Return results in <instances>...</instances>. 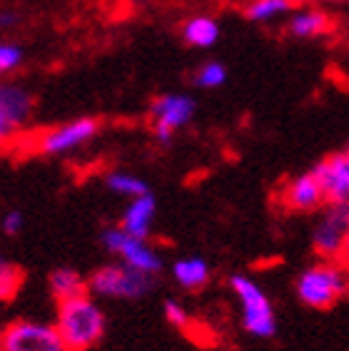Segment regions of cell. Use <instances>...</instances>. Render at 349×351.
Segmentation results:
<instances>
[{"label": "cell", "mask_w": 349, "mask_h": 351, "mask_svg": "<svg viewBox=\"0 0 349 351\" xmlns=\"http://www.w3.org/2000/svg\"><path fill=\"white\" fill-rule=\"evenodd\" d=\"M0 351H3V329H0Z\"/></svg>", "instance_id": "28"}, {"label": "cell", "mask_w": 349, "mask_h": 351, "mask_svg": "<svg viewBox=\"0 0 349 351\" xmlns=\"http://www.w3.org/2000/svg\"><path fill=\"white\" fill-rule=\"evenodd\" d=\"M47 289H50V297L55 302H65V299L87 294L90 287H87V277L80 274L78 269H73V267H58L47 277Z\"/></svg>", "instance_id": "17"}, {"label": "cell", "mask_w": 349, "mask_h": 351, "mask_svg": "<svg viewBox=\"0 0 349 351\" xmlns=\"http://www.w3.org/2000/svg\"><path fill=\"white\" fill-rule=\"evenodd\" d=\"M3 351H70L53 322L15 319L3 326Z\"/></svg>", "instance_id": "9"}, {"label": "cell", "mask_w": 349, "mask_h": 351, "mask_svg": "<svg viewBox=\"0 0 349 351\" xmlns=\"http://www.w3.org/2000/svg\"><path fill=\"white\" fill-rule=\"evenodd\" d=\"M170 274H172L174 284L182 287L185 291H200L212 279V269H210L207 259L197 257V254L174 259L172 267H170Z\"/></svg>", "instance_id": "15"}, {"label": "cell", "mask_w": 349, "mask_h": 351, "mask_svg": "<svg viewBox=\"0 0 349 351\" xmlns=\"http://www.w3.org/2000/svg\"><path fill=\"white\" fill-rule=\"evenodd\" d=\"M102 247L113 254L117 262L128 264L133 269L148 274V277H157L162 271V254L157 247L150 244V239H140V237L128 234L125 230L117 227H105L100 234Z\"/></svg>", "instance_id": "7"}, {"label": "cell", "mask_w": 349, "mask_h": 351, "mask_svg": "<svg viewBox=\"0 0 349 351\" xmlns=\"http://www.w3.org/2000/svg\"><path fill=\"white\" fill-rule=\"evenodd\" d=\"M155 215H157V202H155V197L150 192L142 197H135V199L128 202V207L122 210L120 230H125L133 237H140V239H150Z\"/></svg>", "instance_id": "14"}, {"label": "cell", "mask_w": 349, "mask_h": 351, "mask_svg": "<svg viewBox=\"0 0 349 351\" xmlns=\"http://www.w3.org/2000/svg\"><path fill=\"white\" fill-rule=\"evenodd\" d=\"M23 60H25V53H23V47L18 43L0 40V80H5L8 75L18 73Z\"/></svg>", "instance_id": "22"}, {"label": "cell", "mask_w": 349, "mask_h": 351, "mask_svg": "<svg viewBox=\"0 0 349 351\" xmlns=\"http://www.w3.org/2000/svg\"><path fill=\"white\" fill-rule=\"evenodd\" d=\"M347 149H349V147H347Z\"/></svg>", "instance_id": "29"}, {"label": "cell", "mask_w": 349, "mask_h": 351, "mask_svg": "<svg viewBox=\"0 0 349 351\" xmlns=\"http://www.w3.org/2000/svg\"><path fill=\"white\" fill-rule=\"evenodd\" d=\"M349 227V204H327L324 217L312 232V250L322 259L342 262L344 234Z\"/></svg>", "instance_id": "10"}, {"label": "cell", "mask_w": 349, "mask_h": 351, "mask_svg": "<svg viewBox=\"0 0 349 351\" xmlns=\"http://www.w3.org/2000/svg\"><path fill=\"white\" fill-rule=\"evenodd\" d=\"M33 95L23 85L0 80V152L13 149L23 140V132L33 117Z\"/></svg>", "instance_id": "6"}, {"label": "cell", "mask_w": 349, "mask_h": 351, "mask_svg": "<svg viewBox=\"0 0 349 351\" xmlns=\"http://www.w3.org/2000/svg\"><path fill=\"white\" fill-rule=\"evenodd\" d=\"M162 314H165V319H168L172 326H177V329H188V326L192 324V317H190L188 306L182 304V302H177V299H168V302L162 304Z\"/></svg>", "instance_id": "23"}, {"label": "cell", "mask_w": 349, "mask_h": 351, "mask_svg": "<svg viewBox=\"0 0 349 351\" xmlns=\"http://www.w3.org/2000/svg\"><path fill=\"white\" fill-rule=\"evenodd\" d=\"M23 287V271L15 267L10 259L0 254V304H5L21 291Z\"/></svg>", "instance_id": "20"}, {"label": "cell", "mask_w": 349, "mask_h": 351, "mask_svg": "<svg viewBox=\"0 0 349 351\" xmlns=\"http://www.w3.org/2000/svg\"><path fill=\"white\" fill-rule=\"evenodd\" d=\"M295 10L289 0H245L242 13L249 23H272Z\"/></svg>", "instance_id": "19"}, {"label": "cell", "mask_w": 349, "mask_h": 351, "mask_svg": "<svg viewBox=\"0 0 349 351\" xmlns=\"http://www.w3.org/2000/svg\"><path fill=\"white\" fill-rule=\"evenodd\" d=\"M227 82V68L217 60L202 62L200 68L195 70V85L202 90H217Z\"/></svg>", "instance_id": "21"}, {"label": "cell", "mask_w": 349, "mask_h": 351, "mask_svg": "<svg viewBox=\"0 0 349 351\" xmlns=\"http://www.w3.org/2000/svg\"><path fill=\"white\" fill-rule=\"evenodd\" d=\"M295 8H309V5H315V8H319V5H332V3H344V0H289Z\"/></svg>", "instance_id": "26"}, {"label": "cell", "mask_w": 349, "mask_h": 351, "mask_svg": "<svg viewBox=\"0 0 349 351\" xmlns=\"http://www.w3.org/2000/svg\"><path fill=\"white\" fill-rule=\"evenodd\" d=\"M229 289L240 302L242 326L249 337L255 339H272L277 331V314L269 302L267 291L247 274H232L229 277Z\"/></svg>", "instance_id": "3"}, {"label": "cell", "mask_w": 349, "mask_h": 351, "mask_svg": "<svg viewBox=\"0 0 349 351\" xmlns=\"http://www.w3.org/2000/svg\"><path fill=\"white\" fill-rule=\"evenodd\" d=\"M342 262L349 264V227H347V234H344V247H342Z\"/></svg>", "instance_id": "27"}, {"label": "cell", "mask_w": 349, "mask_h": 351, "mask_svg": "<svg viewBox=\"0 0 349 351\" xmlns=\"http://www.w3.org/2000/svg\"><path fill=\"white\" fill-rule=\"evenodd\" d=\"M105 187H108L113 195L125 197L128 202L135 199V197H142L150 192L148 182H145L140 175L128 172V169H110L108 175H105Z\"/></svg>", "instance_id": "18"}, {"label": "cell", "mask_w": 349, "mask_h": 351, "mask_svg": "<svg viewBox=\"0 0 349 351\" xmlns=\"http://www.w3.org/2000/svg\"><path fill=\"white\" fill-rule=\"evenodd\" d=\"M98 135H100V122L95 117H78V120L53 125V128L33 135L30 149L43 157H63L75 149H82Z\"/></svg>", "instance_id": "5"}, {"label": "cell", "mask_w": 349, "mask_h": 351, "mask_svg": "<svg viewBox=\"0 0 349 351\" xmlns=\"http://www.w3.org/2000/svg\"><path fill=\"white\" fill-rule=\"evenodd\" d=\"M327 204H349V149L324 157L312 167Z\"/></svg>", "instance_id": "11"}, {"label": "cell", "mask_w": 349, "mask_h": 351, "mask_svg": "<svg viewBox=\"0 0 349 351\" xmlns=\"http://www.w3.org/2000/svg\"><path fill=\"white\" fill-rule=\"evenodd\" d=\"M21 23V15L15 10H0V30H13Z\"/></svg>", "instance_id": "25"}, {"label": "cell", "mask_w": 349, "mask_h": 351, "mask_svg": "<svg viewBox=\"0 0 349 351\" xmlns=\"http://www.w3.org/2000/svg\"><path fill=\"white\" fill-rule=\"evenodd\" d=\"M335 27V18L324 8H295L287 18V33L297 40H312L322 38Z\"/></svg>", "instance_id": "13"}, {"label": "cell", "mask_w": 349, "mask_h": 351, "mask_svg": "<svg viewBox=\"0 0 349 351\" xmlns=\"http://www.w3.org/2000/svg\"><path fill=\"white\" fill-rule=\"evenodd\" d=\"M182 40L188 43L192 47H200V50H207V47L217 45L222 35V27L220 23L207 13H197V15H190L188 21L182 23Z\"/></svg>", "instance_id": "16"}, {"label": "cell", "mask_w": 349, "mask_h": 351, "mask_svg": "<svg viewBox=\"0 0 349 351\" xmlns=\"http://www.w3.org/2000/svg\"><path fill=\"white\" fill-rule=\"evenodd\" d=\"M53 324L58 326L63 341L70 351H90L105 337L108 317H105L100 299H95L87 291L80 297L58 302Z\"/></svg>", "instance_id": "1"}, {"label": "cell", "mask_w": 349, "mask_h": 351, "mask_svg": "<svg viewBox=\"0 0 349 351\" xmlns=\"http://www.w3.org/2000/svg\"><path fill=\"white\" fill-rule=\"evenodd\" d=\"M195 97H190L185 93H165L160 97H155L148 110V120L150 128H153L155 140L160 142V145H170L174 132L188 128L192 117H195Z\"/></svg>", "instance_id": "8"}, {"label": "cell", "mask_w": 349, "mask_h": 351, "mask_svg": "<svg viewBox=\"0 0 349 351\" xmlns=\"http://www.w3.org/2000/svg\"><path fill=\"white\" fill-rule=\"evenodd\" d=\"M87 287L95 299H120V302H135L142 299L153 289V277L133 269L122 262H108L87 277Z\"/></svg>", "instance_id": "4"}, {"label": "cell", "mask_w": 349, "mask_h": 351, "mask_svg": "<svg viewBox=\"0 0 349 351\" xmlns=\"http://www.w3.org/2000/svg\"><path fill=\"white\" fill-rule=\"evenodd\" d=\"M280 202L289 212H317L327 204L322 187L317 182V177L312 175V169L284 182V187L280 189Z\"/></svg>", "instance_id": "12"}, {"label": "cell", "mask_w": 349, "mask_h": 351, "mask_svg": "<svg viewBox=\"0 0 349 351\" xmlns=\"http://www.w3.org/2000/svg\"><path fill=\"white\" fill-rule=\"evenodd\" d=\"M23 212H18V210H10V212H5L3 215V219H0V230L5 232L8 237H18L23 232Z\"/></svg>", "instance_id": "24"}, {"label": "cell", "mask_w": 349, "mask_h": 351, "mask_svg": "<svg viewBox=\"0 0 349 351\" xmlns=\"http://www.w3.org/2000/svg\"><path fill=\"white\" fill-rule=\"evenodd\" d=\"M295 289L302 304L312 309H329L349 294V271L342 262L322 259L297 277Z\"/></svg>", "instance_id": "2"}]
</instances>
